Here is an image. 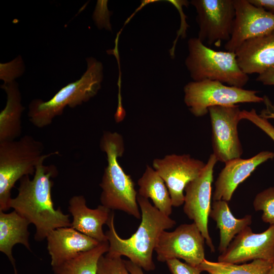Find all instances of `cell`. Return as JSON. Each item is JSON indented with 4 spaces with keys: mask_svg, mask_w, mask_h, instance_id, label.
<instances>
[{
    "mask_svg": "<svg viewBox=\"0 0 274 274\" xmlns=\"http://www.w3.org/2000/svg\"><path fill=\"white\" fill-rule=\"evenodd\" d=\"M58 152L47 154L38 163L32 179L28 175L21 178L18 188V194L12 198L10 208L33 224L36 228L34 238L37 241L46 238L53 230L71 227L69 215L64 214L60 207L55 209L52 198V178L58 174L54 165H45L44 160Z\"/></svg>",
    "mask_w": 274,
    "mask_h": 274,
    "instance_id": "obj_1",
    "label": "cell"
},
{
    "mask_svg": "<svg viewBox=\"0 0 274 274\" xmlns=\"http://www.w3.org/2000/svg\"><path fill=\"white\" fill-rule=\"evenodd\" d=\"M137 201L141 210V222L134 233L126 239L117 234L112 212L107 225L105 234L109 243L106 253L113 256L127 257L132 263L147 271L155 269L153 253L161 232L173 228L175 220L160 212L148 199L138 194Z\"/></svg>",
    "mask_w": 274,
    "mask_h": 274,
    "instance_id": "obj_2",
    "label": "cell"
},
{
    "mask_svg": "<svg viewBox=\"0 0 274 274\" xmlns=\"http://www.w3.org/2000/svg\"><path fill=\"white\" fill-rule=\"evenodd\" d=\"M100 149L107 155V165L101 183V205L110 210H119L141 218L137 201L138 193L131 177L126 174L118 159L124 152L122 136L117 132L105 131L100 140Z\"/></svg>",
    "mask_w": 274,
    "mask_h": 274,
    "instance_id": "obj_3",
    "label": "cell"
},
{
    "mask_svg": "<svg viewBox=\"0 0 274 274\" xmlns=\"http://www.w3.org/2000/svg\"><path fill=\"white\" fill-rule=\"evenodd\" d=\"M87 69L78 80L61 88L51 99H33L29 104L30 122L38 128L50 125L66 107L74 108L94 97L101 87L103 79L102 63L93 57L86 59Z\"/></svg>",
    "mask_w": 274,
    "mask_h": 274,
    "instance_id": "obj_4",
    "label": "cell"
},
{
    "mask_svg": "<svg viewBox=\"0 0 274 274\" xmlns=\"http://www.w3.org/2000/svg\"><path fill=\"white\" fill-rule=\"evenodd\" d=\"M44 150L43 143L29 135L0 142V211L10 209L12 188L23 177L34 175L37 164L47 155Z\"/></svg>",
    "mask_w": 274,
    "mask_h": 274,
    "instance_id": "obj_5",
    "label": "cell"
},
{
    "mask_svg": "<svg viewBox=\"0 0 274 274\" xmlns=\"http://www.w3.org/2000/svg\"><path fill=\"white\" fill-rule=\"evenodd\" d=\"M188 55L185 65L194 81L214 80L243 88L249 78L239 67L235 52L216 51L198 38L188 41Z\"/></svg>",
    "mask_w": 274,
    "mask_h": 274,
    "instance_id": "obj_6",
    "label": "cell"
},
{
    "mask_svg": "<svg viewBox=\"0 0 274 274\" xmlns=\"http://www.w3.org/2000/svg\"><path fill=\"white\" fill-rule=\"evenodd\" d=\"M184 102L190 112L199 117L209 113L213 106H231L239 103H258L263 101L258 91L226 85L214 80L192 81L184 87Z\"/></svg>",
    "mask_w": 274,
    "mask_h": 274,
    "instance_id": "obj_7",
    "label": "cell"
},
{
    "mask_svg": "<svg viewBox=\"0 0 274 274\" xmlns=\"http://www.w3.org/2000/svg\"><path fill=\"white\" fill-rule=\"evenodd\" d=\"M199 26L198 38L219 47L230 39L235 17L234 0H192Z\"/></svg>",
    "mask_w": 274,
    "mask_h": 274,
    "instance_id": "obj_8",
    "label": "cell"
},
{
    "mask_svg": "<svg viewBox=\"0 0 274 274\" xmlns=\"http://www.w3.org/2000/svg\"><path fill=\"white\" fill-rule=\"evenodd\" d=\"M204 241L196 225L183 224L172 232L163 231L155 248L160 262L176 258L198 266L205 259Z\"/></svg>",
    "mask_w": 274,
    "mask_h": 274,
    "instance_id": "obj_9",
    "label": "cell"
},
{
    "mask_svg": "<svg viewBox=\"0 0 274 274\" xmlns=\"http://www.w3.org/2000/svg\"><path fill=\"white\" fill-rule=\"evenodd\" d=\"M218 161L211 154L203 169L186 186L183 211L196 225L211 251L215 252L208 230V218L211 210L212 184L214 168Z\"/></svg>",
    "mask_w": 274,
    "mask_h": 274,
    "instance_id": "obj_10",
    "label": "cell"
},
{
    "mask_svg": "<svg viewBox=\"0 0 274 274\" xmlns=\"http://www.w3.org/2000/svg\"><path fill=\"white\" fill-rule=\"evenodd\" d=\"M239 106H213L209 108L213 154L217 160L226 163L241 158L243 153L237 125L240 119Z\"/></svg>",
    "mask_w": 274,
    "mask_h": 274,
    "instance_id": "obj_11",
    "label": "cell"
},
{
    "mask_svg": "<svg viewBox=\"0 0 274 274\" xmlns=\"http://www.w3.org/2000/svg\"><path fill=\"white\" fill-rule=\"evenodd\" d=\"M205 165L189 154L167 155L154 159L152 162L153 168L165 182L175 207L184 203L186 185L198 176Z\"/></svg>",
    "mask_w": 274,
    "mask_h": 274,
    "instance_id": "obj_12",
    "label": "cell"
},
{
    "mask_svg": "<svg viewBox=\"0 0 274 274\" xmlns=\"http://www.w3.org/2000/svg\"><path fill=\"white\" fill-rule=\"evenodd\" d=\"M256 259L274 261V224L259 233L246 227L221 253L218 261L238 264Z\"/></svg>",
    "mask_w": 274,
    "mask_h": 274,
    "instance_id": "obj_13",
    "label": "cell"
},
{
    "mask_svg": "<svg viewBox=\"0 0 274 274\" xmlns=\"http://www.w3.org/2000/svg\"><path fill=\"white\" fill-rule=\"evenodd\" d=\"M235 17L232 34L225 44L227 51L233 52L245 41L274 30V14L254 6L248 0H234Z\"/></svg>",
    "mask_w": 274,
    "mask_h": 274,
    "instance_id": "obj_14",
    "label": "cell"
},
{
    "mask_svg": "<svg viewBox=\"0 0 274 274\" xmlns=\"http://www.w3.org/2000/svg\"><path fill=\"white\" fill-rule=\"evenodd\" d=\"M274 158V152L261 151L248 158L233 159L225 163L215 183L214 201H229L237 187L246 179L261 164Z\"/></svg>",
    "mask_w": 274,
    "mask_h": 274,
    "instance_id": "obj_15",
    "label": "cell"
},
{
    "mask_svg": "<svg viewBox=\"0 0 274 274\" xmlns=\"http://www.w3.org/2000/svg\"><path fill=\"white\" fill-rule=\"evenodd\" d=\"M46 239L52 267L60 265L83 252L93 249L100 244L98 241L72 227L55 229L49 233Z\"/></svg>",
    "mask_w": 274,
    "mask_h": 274,
    "instance_id": "obj_16",
    "label": "cell"
},
{
    "mask_svg": "<svg viewBox=\"0 0 274 274\" xmlns=\"http://www.w3.org/2000/svg\"><path fill=\"white\" fill-rule=\"evenodd\" d=\"M247 75H259L274 68V30L244 41L234 52Z\"/></svg>",
    "mask_w": 274,
    "mask_h": 274,
    "instance_id": "obj_17",
    "label": "cell"
},
{
    "mask_svg": "<svg viewBox=\"0 0 274 274\" xmlns=\"http://www.w3.org/2000/svg\"><path fill=\"white\" fill-rule=\"evenodd\" d=\"M86 202L85 197L82 195L70 198L68 211L73 216L71 227L100 243L108 241L102 226L107 224L111 210L101 204L96 209H90Z\"/></svg>",
    "mask_w": 274,
    "mask_h": 274,
    "instance_id": "obj_18",
    "label": "cell"
},
{
    "mask_svg": "<svg viewBox=\"0 0 274 274\" xmlns=\"http://www.w3.org/2000/svg\"><path fill=\"white\" fill-rule=\"evenodd\" d=\"M29 221L15 210L9 213L0 211V251L4 253L17 273L12 248L17 244L23 245L31 252L28 242Z\"/></svg>",
    "mask_w": 274,
    "mask_h": 274,
    "instance_id": "obj_19",
    "label": "cell"
},
{
    "mask_svg": "<svg viewBox=\"0 0 274 274\" xmlns=\"http://www.w3.org/2000/svg\"><path fill=\"white\" fill-rule=\"evenodd\" d=\"M1 87L7 94V102L0 113V142L12 141L21 134V118L25 108L16 81L3 84Z\"/></svg>",
    "mask_w": 274,
    "mask_h": 274,
    "instance_id": "obj_20",
    "label": "cell"
},
{
    "mask_svg": "<svg viewBox=\"0 0 274 274\" xmlns=\"http://www.w3.org/2000/svg\"><path fill=\"white\" fill-rule=\"evenodd\" d=\"M209 217L217 223L220 230L218 251L222 253L227 249L232 239L252 223V216L247 215L238 219L232 215L227 201L223 200L214 201Z\"/></svg>",
    "mask_w": 274,
    "mask_h": 274,
    "instance_id": "obj_21",
    "label": "cell"
},
{
    "mask_svg": "<svg viewBox=\"0 0 274 274\" xmlns=\"http://www.w3.org/2000/svg\"><path fill=\"white\" fill-rule=\"evenodd\" d=\"M138 184L139 187L138 194L150 198L155 208L169 216L173 207L169 193L163 180L153 167L147 165Z\"/></svg>",
    "mask_w": 274,
    "mask_h": 274,
    "instance_id": "obj_22",
    "label": "cell"
},
{
    "mask_svg": "<svg viewBox=\"0 0 274 274\" xmlns=\"http://www.w3.org/2000/svg\"><path fill=\"white\" fill-rule=\"evenodd\" d=\"M108 241L100 243L95 248L83 252L75 258L52 267L55 274H96L100 257L108 252Z\"/></svg>",
    "mask_w": 274,
    "mask_h": 274,
    "instance_id": "obj_23",
    "label": "cell"
},
{
    "mask_svg": "<svg viewBox=\"0 0 274 274\" xmlns=\"http://www.w3.org/2000/svg\"><path fill=\"white\" fill-rule=\"evenodd\" d=\"M272 263L256 259L242 264L213 262L204 259L198 266L201 271L209 274H269Z\"/></svg>",
    "mask_w": 274,
    "mask_h": 274,
    "instance_id": "obj_24",
    "label": "cell"
},
{
    "mask_svg": "<svg viewBox=\"0 0 274 274\" xmlns=\"http://www.w3.org/2000/svg\"><path fill=\"white\" fill-rule=\"evenodd\" d=\"M253 207L256 211H262L261 219L264 222L273 225L274 186L258 193L254 199Z\"/></svg>",
    "mask_w": 274,
    "mask_h": 274,
    "instance_id": "obj_25",
    "label": "cell"
},
{
    "mask_svg": "<svg viewBox=\"0 0 274 274\" xmlns=\"http://www.w3.org/2000/svg\"><path fill=\"white\" fill-rule=\"evenodd\" d=\"M96 274L130 273L121 256H113L106 253L98 261Z\"/></svg>",
    "mask_w": 274,
    "mask_h": 274,
    "instance_id": "obj_26",
    "label": "cell"
},
{
    "mask_svg": "<svg viewBox=\"0 0 274 274\" xmlns=\"http://www.w3.org/2000/svg\"><path fill=\"white\" fill-rule=\"evenodd\" d=\"M24 68L23 60L18 56L9 62L0 64V78L4 84L15 81L16 78L23 74Z\"/></svg>",
    "mask_w": 274,
    "mask_h": 274,
    "instance_id": "obj_27",
    "label": "cell"
},
{
    "mask_svg": "<svg viewBox=\"0 0 274 274\" xmlns=\"http://www.w3.org/2000/svg\"><path fill=\"white\" fill-rule=\"evenodd\" d=\"M240 114L241 120L245 119L251 122L264 131L274 142V126L268 119L260 116L254 109L250 111H241Z\"/></svg>",
    "mask_w": 274,
    "mask_h": 274,
    "instance_id": "obj_28",
    "label": "cell"
},
{
    "mask_svg": "<svg viewBox=\"0 0 274 274\" xmlns=\"http://www.w3.org/2000/svg\"><path fill=\"white\" fill-rule=\"evenodd\" d=\"M166 262L172 274H201L202 272L197 266L182 262L179 259H170Z\"/></svg>",
    "mask_w": 274,
    "mask_h": 274,
    "instance_id": "obj_29",
    "label": "cell"
},
{
    "mask_svg": "<svg viewBox=\"0 0 274 274\" xmlns=\"http://www.w3.org/2000/svg\"><path fill=\"white\" fill-rule=\"evenodd\" d=\"M263 98V102L265 108L261 111L259 115L268 120L269 119L274 120V105L267 96L264 95Z\"/></svg>",
    "mask_w": 274,
    "mask_h": 274,
    "instance_id": "obj_30",
    "label": "cell"
},
{
    "mask_svg": "<svg viewBox=\"0 0 274 274\" xmlns=\"http://www.w3.org/2000/svg\"><path fill=\"white\" fill-rule=\"evenodd\" d=\"M256 81L266 85H274V68L258 75Z\"/></svg>",
    "mask_w": 274,
    "mask_h": 274,
    "instance_id": "obj_31",
    "label": "cell"
},
{
    "mask_svg": "<svg viewBox=\"0 0 274 274\" xmlns=\"http://www.w3.org/2000/svg\"><path fill=\"white\" fill-rule=\"evenodd\" d=\"M255 6L261 7L274 14V0H248Z\"/></svg>",
    "mask_w": 274,
    "mask_h": 274,
    "instance_id": "obj_32",
    "label": "cell"
},
{
    "mask_svg": "<svg viewBox=\"0 0 274 274\" xmlns=\"http://www.w3.org/2000/svg\"><path fill=\"white\" fill-rule=\"evenodd\" d=\"M126 266L130 274H145L142 268L130 260H124Z\"/></svg>",
    "mask_w": 274,
    "mask_h": 274,
    "instance_id": "obj_33",
    "label": "cell"
},
{
    "mask_svg": "<svg viewBox=\"0 0 274 274\" xmlns=\"http://www.w3.org/2000/svg\"><path fill=\"white\" fill-rule=\"evenodd\" d=\"M269 274H274V261L272 262V266L269 271Z\"/></svg>",
    "mask_w": 274,
    "mask_h": 274,
    "instance_id": "obj_34",
    "label": "cell"
},
{
    "mask_svg": "<svg viewBox=\"0 0 274 274\" xmlns=\"http://www.w3.org/2000/svg\"><path fill=\"white\" fill-rule=\"evenodd\" d=\"M14 274H17V273H14Z\"/></svg>",
    "mask_w": 274,
    "mask_h": 274,
    "instance_id": "obj_35",
    "label": "cell"
}]
</instances>
